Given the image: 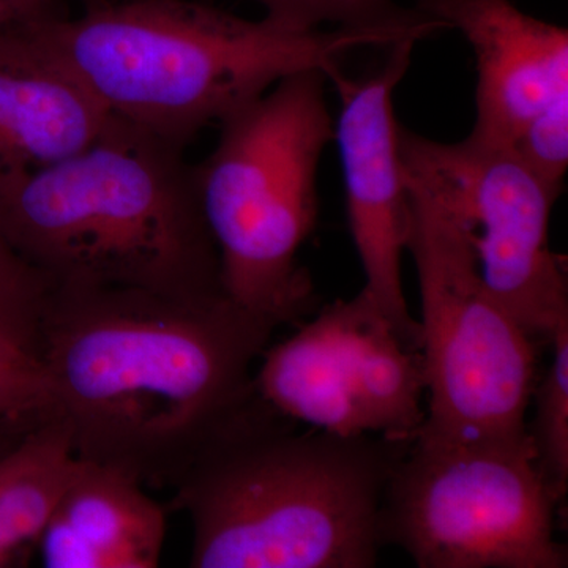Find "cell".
<instances>
[{"mask_svg": "<svg viewBox=\"0 0 568 568\" xmlns=\"http://www.w3.org/2000/svg\"><path fill=\"white\" fill-rule=\"evenodd\" d=\"M51 284L0 233V345L37 362V338Z\"/></svg>", "mask_w": 568, "mask_h": 568, "instance_id": "obj_17", "label": "cell"}, {"mask_svg": "<svg viewBox=\"0 0 568 568\" xmlns=\"http://www.w3.org/2000/svg\"><path fill=\"white\" fill-rule=\"evenodd\" d=\"M403 163L457 213L493 297L534 339L568 320L566 261L549 245L559 192L504 145L432 141L399 126Z\"/></svg>", "mask_w": 568, "mask_h": 568, "instance_id": "obj_8", "label": "cell"}, {"mask_svg": "<svg viewBox=\"0 0 568 568\" xmlns=\"http://www.w3.org/2000/svg\"><path fill=\"white\" fill-rule=\"evenodd\" d=\"M166 508L136 477L77 458L37 544L48 568H155Z\"/></svg>", "mask_w": 568, "mask_h": 568, "instance_id": "obj_13", "label": "cell"}, {"mask_svg": "<svg viewBox=\"0 0 568 568\" xmlns=\"http://www.w3.org/2000/svg\"><path fill=\"white\" fill-rule=\"evenodd\" d=\"M276 328L224 293L54 286L37 364L74 457L173 488L256 394Z\"/></svg>", "mask_w": 568, "mask_h": 568, "instance_id": "obj_1", "label": "cell"}, {"mask_svg": "<svg viewBox=\"0 0 568 568\" xmlns=\"http://www.w3.org/2000/svg\"><path fill=\"white\" fill-rule=\"evenodd\" d=\"M416 9L463 33L476 55L470 136L511 148L526 125L568 93V31L511 0H416Z\"/></svg>", "mask_w": 568, "mask_h": 568, "instance_id": "obj_11", "label": "cell"}, {"mask_svg": "<svg viewBox=\"0 0 568 568\" xmlns=\"http://www.w3.org/2000/svg\"><path fill=\"white\" fill-rule=\"evenodd\" d=\"M511 149L541 181L562 193L568 168V93L538 112Z\"/></svg>", "mask_w": 568, "mask_h": 568, "instance_id": "obj_18", "label": "cell"}, {"mask_svg": "<svg viewBox=\"0 0 568 568\" xmlns=\"http://www.w3.org/2000/svg\"><path fill=\"white\" fill-rule=\"evenodd\" d=\"M74 463L69 426L55 414L0 458V568L21 566L37 552Z\"/></svg>", "mask_w": 568, "mask_h": 568, "instance_id": "obj_14", "label": "cell"}, {"mask_svg": "<svg viewBox=\"0 0 568 568\" xmlns=\"http://www.w3.org/2000/svg\"><path fill=\"white\" fill-rule=\"evenodd\" d=\"M114 118L185 149L213 122L305 70L328 80L379 33L245 20L194 0H88L80 17L29 24Z\"/></svg>", "mask_w": 568, "mask_h": 568, "instance_id": "obj_3", "label": "cell"}, {"mask_svg": "<svg viewBox=\"0 0 568 568\" xmlns=\"http://www.w3.org/2000/svg\"><path fill=\"white\" fill-rule=\"evenodd\" d=\"M111 119L29 24L0 32V190L88 148Z\"/></svg>", "mask_w": 568, "mask_h": 568, "instance_id": "obj_12", "label": "cell"}, {"mask_svg": "<svg viewBox=\"0 0 568 568\" xmlns=\"http://www.w3.org/2000/svg\"><path fill=\"white\" fill-rule=\"evenodd\" d=\"M48 416L0 417V458Z\"/></svg>", "mask_w": 568, "mask_h": 568, "instance_id": "obj_21", "label": "cell"}, {"mask_svg": "<svg viewBox=\"0 0 568 568\" xmlns=\"http://www.w3.org/2000/svg\"><path fill=\"white\" fill-rule=\"evenodd\" d=\"M265 17L295 29H317L324 24L351 31L379 33L394 43L425 40L444 31L446 24L426 17L414 7L405 9L394 0H254Z\"/></svg>", "mask_w": 568, "mask_h": 568, "instance_id": "obj_15", "label": "cell"}, {"mask_svg": "<svg viewBox=\"0 0 568 568\" xmlns=\"http://www.w3.org/2000/svg\"><path fill=\"white\" fill-rule=\"evenodd\" d=\"M297 425L256 390L175 481L190 566H376L384 491L413 440Z\"/></svg>", "mask_w": 568, "mask_h": 568, "instance_id": "obj_2", "label": "cell"}, {"mask_svg": "<svg viewBox=\"0 0 568 568\" xmlns=\"http://www.w3.org/2000/svg\"><path fill=\"white\" fill-rule=\"evenodd\" d=\"M62 0H0V32L58 14Z\"/></svg>", "mask_w": 568, "mask_h": 568, "instance_id": "obj_20", "label": "cell"}, {"mask_svg": "<svg viewBox=\"0 0 568 568\" xmlns=\"http://www.w3.org/2000/svg\"><path fill=\"white\" fill-rule=\"evenodd\" d=\"M548 345L552 361L534 387L536 417L528 432L538 470L560 503L568 489V320L555 328Z\"/></svg>", "mask_w": 568, "mask_h": 568, "instance_id": "obj_16", "label": "cell"}, {"mask_svg": "<svg viewBox=\"0 0 568 568\" xmlns=\"http://www.w3.org/2000/svg\"><path fill=\"white\" fill-rule=\"evenodd\" d=\"M0 233L51 287L224 293L193 164L114 115L88 148L0 190Z\"/></svg>", "mask_w": 568, "mask_h": 568, "instance_id": "obj_4", "label": "cell"}, {"mask_svg": "<svg viewBox=\"0 0 568 568\" xmlns=\"http://www.w3.org/2000/svg\"><path fill=\"white\" fill-rule=\"evenodd\" d=\"M416 44H392L386 62L368 77L351 80L342 73L332 82L342 100L334 140L342 155L347 222L365 272L364 291L403 345L420 351V324L410 315L403 290L409 200L394 112V92L409 70Z\"/></svg>", "mask_w": 568, "mask_h": 568, "instance_id": "obj_10", "label": "cell"}, {"mask_svg": "<svg viewBox=\"0 0 568 568\" xmlns=\"http://www.w3.org/2000/svg\"><path fill=\"white\" fill-rule=\"evenodd\" d=\"M558 500L523 440L416 437L388 478L383 547L418 568H566L555 537Z\"/></svg>", "mask_w": 568, "mask_h": 568, "instance_id": "obj_7", "label": "cell"}, {"mask_svg": "<svg viewBox=\"0 0 568 568\" xmlns=\"http://www.w3.org/2000/svg\"><path fill=\"white\" fill-rule=\"evenodd\" d=\"M327 80L320 70L283 78L220 122L215 148L193 164L224 294L278 327L317 305L298 253L316 227L317 166L335 138Z\"/></svg>", "mask_w": 568, "mask_h": 568, "instance_id": "obj_5", "label": "cell"}, {"mask_svg": "<svg viewBox=\"0 0 568 568\" xmlns=\"http://www.w3.org/2000/svg\"><path fill=\"white\" fill-rule=\"evenodd\" d=\"M261 357L256 390L297 424L395 440L416 439L424 425L420 351L403 345L364 290L324 306Z\"/></svg>", "mask_w": 568, "mask_h": 568, "instance_id": "obj_9", "label": "cell"}, {"mask_svg": "<svg viewBox=\"0 0 568 568\" xmlns=\"http://www.w3.org/2000/svg\"><path fill=\"white\" fill-rule=\"evenodd\" d=\"M52 414L47 383L37 362L0 345V417Z\"/></svg>", "mask_w": 568, "mask_h": 568, "instance_id": "obj_19", "label": "cell"}, {"mask_svg": "<svg viewBox=\"0 0 568 568\" xmlns=\"http://www.w3.org/2000/svg\"><path fill=\"white\" fill-rule=\"evenodd\" d=\"M407 248L420 287V354L428 407L417 437L474 443L528 439L536 387L532 338L493 297L457 213L403 163Z\"/></svg>", "mask_w": 568, "mask_h": 568, "instance_id": "obj_6", "label": "cell"}]
</instances>
